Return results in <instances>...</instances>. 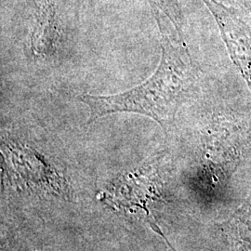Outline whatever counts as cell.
Here are the masks:
<instances>
[{"label": "cell", "instance_id": "7a4b0ae2", "mask_svg": "<svg viewBox=\"0 0 251 251\" xmlns=\"http://www.w3.org/2000/svg\"><path fill=\"white\" fill-rule=\"evenodd\" d=\"M214 16L237 70L251 92V28L236 10L217 0H202Z\"/></svg>", "mask_w": 251, "mask_h": 251}, {"label": "cell", "instance_id": "277c9868", "mask_svg": "<svg viewBox=\"0 0 251 251\" xmlns=\"http://www.w3.org/2000/svg\"><path fill=\"white\" fill-rule=\"evenodd\" d=\"M237 214V220L239 221L240 225L247 228V232L244 234L246 237H249L251 242V198L245 202Z\"/></svg>", "mask_w": 251, "mask_h": 251}, {"label": "cell", "instance_id": "3957f363", "mask_svg": "<svg viewBox=\"0 0 251 251\" xmlns=\"http://www.w3.org/2000/svg\"><path fill=\"white\" fill-rule=\"evenodd\" d=\"M152 4L153 10L155 12H162L171 23L174 25L178 35L182 42L183 41V22L179 9V3L177 0H149Z\"/></svg>", "mask_w": 251, "mask_h": 251}, {"label": "cell", "instance_id": "6da1fadb", "mask_svg": "<svg viewBox=\"0 0 251 251\" xmlns=\"http://www.w3.org/2000/svg\"><path fill=\"white\" fill-rule=\"evenodd\" d=\"M161 33V60L147 80L119 94L79 96L89 107V124L119 112L151 117L165 129L174 122L182 100L197 81L198 68L183 42L173 43L163 28Z\"/></svg>", "mask_w": 251, "mask_h": 251}]
</instances>
